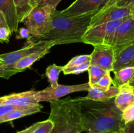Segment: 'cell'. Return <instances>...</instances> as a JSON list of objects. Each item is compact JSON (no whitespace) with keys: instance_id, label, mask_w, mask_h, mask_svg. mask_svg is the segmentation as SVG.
<instances>
[{"instance_id":"obj_9","label":"cell","mask_w":134,"mask_h":133,"mask_svg":"<svg viewBox=\"0 0 134 133\" xmlns=\"http://www.w3.org/2000/svg\"><path fill=\"white\" fill-rule=\"evenodd\" d=\"M109 0H75L60 13L68 17L77 16L90 13L96 14L107 3Z\"/></svg>"},{"instance_id":"obj_8","label":"cell","mask_w":134,"mask_h":133,"mask_svg":"<svg viewBox=\"0 0 134 133\" xmlns=\"http://www.w3.org/2000/svg\"><path fill=\"white\" fill-rule=\"evenodd\" d=\"M134 42V19L129 16L118 27L114 34L111 47L115 56Z\"/></svg>"},{"instance_id":"obj_3","label":"cell","mask_w":134,"mask_h":133,"mask_svg":"<svg viewBox=\"0 0 134 133\" xmlns=\"http://www.w3.org/2000/svg\"><path fill=\"white\" fill-rule=\"evenodd\" d=\"M49 118L53 123L51 133H79L82 132L80 102L77 98L57 99L50 102Z\"/></svg>"},{"instance_id":"obj_30","label":"cell","mask_w":134,"mask_h":133,"mask_svg":"<svg viewBox=\"0 0 134 133\" xmlns=\"http://www.w3.org/2000/svg\"><path fill=\"white\" fill-rule=\"evenodd\" d=\"M27 106V105H26ZM25 106L19 105H0V117L15 110L23 108Z\"/></svg>"},{"instance_id":"obj_18","label":"cell","mask_w":134,"mask_h":133,"mask_svg":"<svg viewBox=\"0 0 134 133\" xmlns=\"http://www.w3.org/2000/svg\"><path fill=\"white\" fill-rule=\"evenodd\" d=\"M51 49V48H47L44 50L39 51V52L31 53V54L23 57L21 59H20L19 61H17L13 65V67L14 69H17V70H21V71L23 72L26 69L30 68L35 61H38L41 58L44 57L47 53H49Z\"/></svg>"},{"instance_id":"obj_31","label":"cell","mask_w":134,"mask_h":133,"mask_svg":"<svg viewBox=\"0 0 134 133\" xmlns=\"http://www.w3.org/2000/svg\"><path fill=\"white\" fill-rule=\"evenodd\" d=\"M11 34L8 27H0V41L9 43Z\"/></svg>"},{"instance_id":"obj_14","label":"cell","mask_w":134,"mask_h":133,"mask_svg":"<svg viewBox=\"0 0 134 133\" xmlns=\"http://www.w3.org/2000/svg\"><path fill=\"white\" fill-rule=\"evenodd\" d=\"M119 93L115 97V103L116 107L123 112L134 104V89L130 83L119 86Z\"/></svg>"},{"instance_id":"obj_40","label":"cell","mask_w":134,"mask_h":133,"mask_svg":"<svg viewBox=\"0 0 134 133\" xmlns=\"http://www.w3.org/2000/svg\"><path fill=\"white\" fill-rule=\"evenodd\" d=\"M131 15H132V16L133 17L134 19V5L131 7Z\"/></svg>"},{"instance_id":"obj_17","label":"cell","mask_w":134,"mask_h":133,"mask_svg":"<svg viewBox=\"0 0 134 133\" xmlns=\"http://www.w3.org/2000/svg\"><path fill=\"white\" fill-rule=\"evenodd\" d=\"M42 108H43V106L39 103L25 106L23 108L13 110L0 117V124L22 118V117L30 116V115L35 114L40 112Z\"/></svg>"},{"instance_id":"obj_16","label":"cell","mask_w":134,"mask_h":133,"mask_svg":"<svg viewBox=\"0 0 134 133\" xmlns=\"http://www.w3.org/2000/svg\"><path fill=\"white\" fill-rule=\"evenodd\" d=\"M88 93L84 99L87 100H96V101L106 102L115 98L119 92V87L111 86L107 91L101 89L96 86H92L88 91Z\"/></svg>"},{"instance_id":"obj_43","label":"cell","mask_w":134,"mask_h":133,"mask_svg":"<svg viewBox=\"0 0 134 133\" xmlns=\"http://www.w3.org/2000/svg\"><path fill=\"white\" fill-rule=\"evenodd\" d=\"M79 133H82V132H79ZM86 133H89V132H86Z\"/></svg>"},{"instance_id":"obj_20","label":"cell","mask_w":134,"mask_h":133,"mask_svg":"<svg viewBox=\"0 0 134 133\" xmlns=\"http://www.w3.org/2000/svg\"><path fill=\"white\" fill-rule=\"evenodd\" d=\"M13 1L15 5L18 22L21 23L34 8L31 5V0H13Z\"/></svg>"},{"instance_id":"obj_38","label":"cell","mask_w":134,"mask_h":133,"mask_svg":"<svg viewBox=\"0 0 134 133\" xmlns=\"http://www.w3.org/2000/svg\"><path fill=\"white\" fill-rule=\"evenodd\" d=\"M41 1V0H31V3L33 7L37 6Z\"/></svg>"},{"instance_id":"obj_24","label":"cell","mask_w":134,"mask_h":133,"mask_svg":"<svg viewBox=\"0 0 134 133\" xmlns=\"http://www.w3.org/2000/svg\"><path fill=\"white\" fill-rule=\"evenodd\" d=\"M21 70L14 69L13 66H7L3 64L0 61V78L9 79L10 76L18 72H21Z\"/></svg>"},{"instance_id":"obj_39","label":"cell","mask_w":134,"mask_h":133,"mask_svg":"<svg viewBox=\"0 0 134 133\" xmlns=\"http://www.w3.org/2000/svg\"><path fill=\"white\" fill-rule=\"evenodd\" d=\"M112 133H124V128H121V129H120L119 130L113 132H112Z\"/></svg>"},{"instance_id":"obj_25","label":"cell","mask_w":134,"mask_h":133,"mask_svg":"<svg viewBox=\"0 0 134 133\" xmlns=\"http://www.w3.org/2000/svg\"><path fill=\"white\" fill-rule=\"evenodd\" d=\"M91 57L90 55H81L73 57L64 67H71V66H77V65H81L85 63L90 61Z\"/></svg>"},{"instance_id":"obj_42","label":"cell","mask_w":134,"mask_h":133,"mask_svg":"<svg viewBox=\"0 0 134 133\" xmlns=\"http://www.w3.org/2000/svg\"><path fill=\"white\" fill-rule=\"evenodd\" d=\"M24 130H20V131L17 132L16 133H24Z\"/></svg>"},{"instance_id":"obj_5","label":"cell","mask_w":134,"mask_h":133,"mask_svg":"<svg viewBox=\"0 0 134 133\" xmlns=\"http://www.w3.org/2000/svg\"><path fill=\"white\" fill-rule=\"evenodd\" d=\"M127 18L102 23L88 29L82 37V43L90 44L93 46H111L115 31Z\"/></svg>"},{"instance_id":"obj_15","label":"cell","mask_w":134,"mask_h":133,"mask_svg":"<svg viewBox=\"0 0 134 133\" xmlns=\"http://www.w3.org/2000/svg\"><path fill=\"white\" fill-rule=\"evenodd\" d=\"M129 66L134 67V42L115 55L113 72Z\"/></svg>"},{"instance_id":"obj_13","label":"cell","mask_w":134,"mask_h":133,"mask_svg":"<svg viewBox=\"0 0 134 133\" xmlns=\"http://www.w3.org/2000/svg\"><path fill=\"white\" fill-rule=\"evenodd\" d=\"M0 10L5 17L11 33L16 32L20 23L13 0H0Z\"/></svg>"},{"instance_id":"obj_26","label":"cell","mask_w":134,"mask_h":133,"mask_svg":"<svg viewBox=\"0 0 134 133\" xmlns=\"http://www.w3.org/2000/svg\"><path fill=\"white\" fill-rule=\"evenodd\" d=\"M113 83V80L111 77L110 75V72H108L105 75L103 76L100 80L94 86H97L98 87L100 88L101 89L107 91L111 87V84Z\"/></svg>"},{"instance_id":"obj_2","label":"cell","mask_w":134,"mask_h":133,"mask_svg":"<svg viewBox=\"0 0 134 133\" xmlns=\"http://www.w3.org/2000/svg\"><path fill=\"white\" fill-rule=\"evenodd\" d=\"M94 14L90 13L68 17L56 10L51 16L49 31L39 40L53 42L55 46L82 43V37L88 29L91 18Z\"/></svg>"},{"instance_id":"obj_19","label":"cell","mask_w":134,"mask_h":133,"mask_svg":"<svg viewBox=\"0 0 134 133\" xmlns=\"http://www.w3.org/2000/svg\"><path fill=\"white\" fill-rule=\"evenodd\" d=\"M115 74V80H113V84L115 86L119 87L121 85L129 83L134 76V67L122 68L121 69L113 72Z\"/></svg>"},{"instance_id":"obj_21","label":"cell","mask_w":134,"mask_h":133,"mask_svg":"<svg viewBox=\"0 0 134 133\" xmlns=\"http://www.w3.org/2000/svg\"><path fill=\"white\" fill-rule=\"evenodd\" d=\"M63 66L56 64L49 65L46 69V76L48 78L51 87H55L58 85V78L60 73L62 71Z\"/></svg>"},{"instance_id":"obj_1","label":"cell","mask_w":134,"mask_h":133,"mask_svg":"<svg viewBox=\"0 0 134 133\" xmlns=\"http://www.w3.org/2000/svg\"><path fill=\"white\" fill-rule=\"evenodd\" d=\"M77 99L81 105L82 132L112 133L124 128L122 112L115 105V98L106 102Z\"/></svg>"},{"instance_id":"obj_36","label":"cell","mask_w":134,"mask_h":133,"mask_svg":"<svg viewBox=\"0 0 134 133\" xmlns=\"http://www.w3.org/2000/svg\"><path fill=\"white\" fill-rule=\"evenodd\" d=\"M121 1V0H109V1L107 2V3L105 5L104 7H103V9H102V10L99 12H102V11H103V10H106V9H107L108 8H109L110 7L113 6V5H115L116 3L119 2V1ZM99 12H98V13H99Z\"/></svg>"},{"instance_id":"obj_27","label":"cell","mask_w":134,"mask_h":133,"mask_svg":"<svg viewBox=\"0 0 134 133\" xmlns=\"http://www.w3.org/2000/svg\"><path fill=\"white\" fill-rule=\"evenodd\" d=\"M61 1L62 0H41L38 3L37 6L46 8L52 16L56 10V7Z\"/></svg>"},{"instance_id":"obj_11","label":"cell","mask_w":134,"mask_h":133,"mask_svg":"<svg viewBox=\"0 0 134 133\" xmlns=\"http://www.w3.org/2000/svg\"><path fill=\"white\" fill-rule=\"evenodd\" d=\"M90 64L98 65L107 71H113L115 53L111 46H96L90 54Z\"/></svg>"},{"instance_id":"obj_29","label":"cell","mask_w":134,"mask_h":133,"mask_svg":"<svg viewBox=\"0 0 134 133\" xmlns=\"http://www.w3.org/2000/svg\"><path fill=\"white\" fill-rule=\"evenodd\" d=\"M122 118L124 125L134 121V104L128 107L122 112Z\"/></svg>"},{"instance_id":"obj_4","label":"cell","mask_w":134,"mask_h":133,"mask_svg":"<svg viewBox=\"0 0 134 133\" xmlns=\"http://www.w3.org/2000/svg\"><path fill=\"white\" fill-rule=\"evenodd\" d=\"M51 13L46 8L35 6L23 20L30 35L37 40L43 38L48 32L51 24Z\"/></svg>"},{"instance_id":"obj_37","label":"cell","mask_w":134,"mask_h":133,"mask_svg":"<svg viewBox=\"0 0 134 133\" xmlns=\"http://www.w3.org/2000/svg\"><path fill=\"white\" fill-rule=\"evenodd\" d=\"M0 27H8L7 23L6 20H5V17H4L3 14L1 13V10H0ZM8 28H9V27H8Z\"/></svg>"},{"instance_id":"obj_35","label":"cell","mask_w":134,"mask_h":133,"mask_svg":"<svg viewBox=\"0 0 134 133\" xmlns=\"http://www.w3.org/2000/svg\"><path fill=\"white\" fill-rule=\"evenodd\" d=\"M41 123L42 121H39V122H37L33 124V125H31L30 126H29V127L24 129V133H32L33 132H34V130H35V129L41 124Z\"/></svg>"},{"instance_id":"obj_7","label":"cell","mask_w":134,"mask_h":133,"mask_svg":"<svg viewBox=\"0 0 134 133\" xmlns=\"http://www.w3.org/2000/svg\"><path fill=\"white\" fill-rule=\"evenodd\" d=\"M55 46L53 42L39 40L36 42L30 41L28 44L22 47L21 49L9 53L0 55V61L7 66H13L18 61L32 53L51 48Z\"/></svg>"},{"instance_id":"obj_32","label":"cell","mask_w":134,"mask_h":133,"mask_svg":"<svg viewBox=\"0 0 134 133\" xmlns=\"http://www.w3.org/2000/svg\"><path fill=\"white\" fill-rule=\"evenodd\" d=\"M16 33V39H27V38L30 37V36L28 30L25 27H21V28L18 29Z\"/></svg>"},{"instance_id":"obj_33","label":"cell","mask_w":134,"mask_h":133,"mask_svg":"<svg viewBox=\"0 0 134 133\" xmlns=\"http://www.w3.org/2000/svg\"><path fill=\"white\" fill-rule=\"evenodd\" d=\"M115 5L118 7H132L134 5V0H121Z\"/></svg>"},{"instance_id":"obj_28","label":"cell","mask_w":134,"mask_h":133,"mask_svg":"<svg viewBox=\"0 0 134 133\" xmlns=\"http://www.w3.org/2000/svg\"><path fill=\"white\" fill-rule=\"evenodd\" d=\"M53 123L50 119L42 121L41 124L32 133H51L53 129Z\"/></svg>"},{"instance_id":"obj_22","label":"cell","mask_w":134,"mask_h":133,"mask_svg":"<svg viewBox=\"0 0 134 133\" xmlns=\"http://www.w3.org/2000/svg\"><path fill=\"white\" fill-rule=\"evenodd\" d=\"M87 71L89 75L88 83L90 87L96 84L98 81L109 72L98 65H90Z\"/></svg>"},{"instance_id":"obj_34","label":"cell","mask_w":134,"mask_h":133,"mask_svg":"<svg viewBox=\"0 0 134 133\" xmlns=\"http://www.w3.org/2000/svg\"><path fill=\"white\" fill-rule=\"evenodd\" d=\"M124 130V133H134V121L125 124Z\"/></svg>"},{"instance_id":"obj_41","label":"cell","mask_w":134,"mask_h":133,"mask_svg":"<svg viewBox=\"0 0 134 133\" xmlns=\"http://www.w3.org/2000/svg\"><path fill=\"white\" fill-rule=\"evenodd\" d=\"M129 83L131 85V86H132V87H133V89H134V76H133V78H132V80H131L130 82Z\"/></svg>"},{"instance_id":"obj_10","label":"cell","mask_w":134,"mask_h":133,"mask_svg":"<svg viewBox=\"0 0 134 133\" xmlns=\"http://www.w3.org/2000/svg\"><path fill=\"white\" fill-rule=\"evenodd\" d=\"M131 15V7H118L115 5L94 14L91 18L89 28L112 21L126 18Z\"/></svg>"},{"instance_id":"obj_6","label":"cell","mask_w":134,"mask_h":133,"mask_svg":"<svg viewBox=\"0 0 134 133\" xmlns=\"http://www.w3.org/2000/svg\"><path fill=\"white\" fill-rule=\"evenodd\" d=\"M90 87V86L88 82L82 84L72 85V86L58 84L55 87L49 86L41 91H37L35 96L38 103L43 101L51 102L57 99H60V98L73 93L88 91Z\"/></svg>"},{"instance_id":"obj_23","label":"cell","mask_w":134,"mask_h":133,"mask_svg":"<svg viewBox=\"0 0 134 133\" xmlns=\"http://www.w3.org/2000/svg\"><path fill=\"white\" fill-rule=\"evenodd\" d=\"M90 65H91L90 61H88V62L81 64V65L71 66V67H64L63 66L62 72L65 75L67 74H79L87 71Z\"/></svg>"},{"instance_id":"obj_12","label":"cell","mask_w":134,"mask_h":133,"mask_svg":"<svg viewBox=\"0 0 134 133\" xmlns=\"http://www.w3.org/2000/svg\"><path fill=\"white\" fill-rule=\"evenodd\" d=\"M35 90L24 92L13 93L0 97V105H19L26 106L37 104L35 99Z\"/></svg>"}]
</instances>
